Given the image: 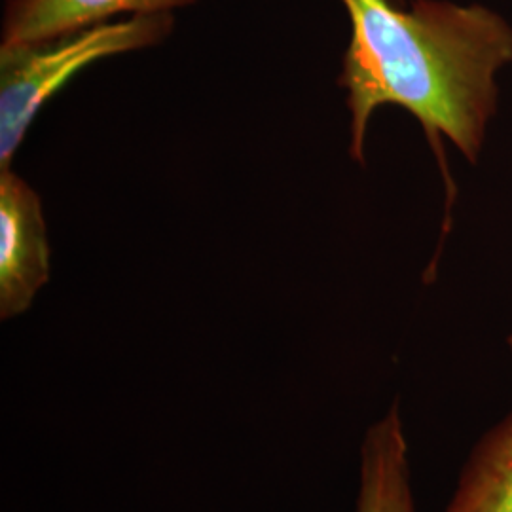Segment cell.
<instances>
[{
    "label": "cell",
    "mask_w": 512,
    "mask_h": 512,
    "mask_svg": "<svg viewBox=\"0 0 512 512\" xmlns=\"http://www.w3.org/2000/svg\"><path fill=\"white\" fill-rule=\"evenodd\" d=\"M351 38L338 84L348 92L351 158L365 162L374 110L399 105L425 131L439 160L450 203L456 194L442 139L476 164L497 112V74L512 63V25L484 4L414 0H340Z\"/></svg>",
    "instance_id": "obj_1"
},
{
    "label": "cell",
    "mask_w": 512,
    "mask_h": 512,
    "mask_svg": "<svg viewBox=\"0 0 512 512\" xmlns=\"http://www.w3.org/2000/svg\"><path fill=\"white\" fill-rule=\"evenodd\" d=\"M171 14L135 16L103 23L80 33L40 44L0 46V171L10 169L38 110L74 74L93 61L156 46L171 35Z\"/></svg>",
    "instance_id": "obj_2"
},
{
    "label": "cell",
    "mask_w": 512,
    "mask_h": 512,
    "mask_svg": "<svg viewBox=\"0 0 512 512\" xmlns=\"http://www.w3.org/2000/svg\"><path fill=\"white\" fill-rule=\"evenodd\" d=\"M50 279V243L37 192L12 169L0 171V317L29 310Z\"/></svg>",
    "instance_id": "obj_3"
},
{
    "label": "cell",
    "mask_w": 512,
    "mask_h": 512,
    "mask_svg": "<svg viewBox=\"0 0 512 512\" xmlns=\"http://www.w3.org/2000/svg\"><path fill=\"white\" fill-rule=\"evenodd\" d=\"M198 0H8L4 44H40L109 23L120 14L156 16Z\"/></svg>",
    "instance_id": "obj_4"
},
{
    "label": "cell",
    "mask_w": 512,
    "mask_h": 512,
    "mask_svg": "<svg viewBox=\"0 0 512 512\" xmlns=\"http://www.w3.org/2000/svg\"><path fill=\"white\" fill-rule=\"evenodd\" d=\"M357 512H416L410 450L399 403L366 429Z\"/></svg>",
    "instance_id": "obj_5"
},
{
    "label": "cell",
    "mask_w": 512,
    "mask_h": 512,
    "mask_svg": "<svg viewBox=\"0 0 512 512\" xmlns=\"http://www.w3.org/2000/svg\"><path fill=\"white\" fill-rule=\"evenodd\" d=\"M442 512H512V410L476 442Z\"/></svg>",
    "instance_id": "obj_6"
},
{
    "label": "cell",
    "mask_w": 512,
    "mask_h": 512,
    "mask_svg": "<svg viewBox=\"0 0 512 512\" xmlns=\"http://www.w3.org/2000/svg\"><path fill=\"white\" fill-rule=\"evenodd\" d=\"M509 344H511V348H512V336H511V338H509Z\"/></svg>",
    "instance_id": "obj_7"
}]
</instances>
